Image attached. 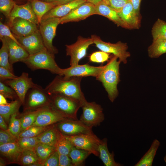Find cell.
I'll use <instances>...</instances> for the list:
<instances>
[{
	"mask_svg": "<svg viewBox=\"0 0 166 166\" xmlns=\"http://www.w3.org/2000/svg\"><path fill=\"white\" fill-rule=\"evenodd\" d=\"M82 78L74 77L65 79L62 76L58 75L46 86L45 89L50 95L60 94L75 99L80 102L82 107L87 101L81 89Z\"/></svg>",
	"mask_w": 166,
	"mask_h": 166,
	"instance_id": "obj_1",
	"label": "cell"
},
{
	"mask_svg": "<svg viewBox=\"0 0 166 166\" xmlns=\"http://www.w3.org/2000/svg\"><path fill=\"white\" fill-rule=\"evenodd\" d=\"M113 55L104 65L99 75L96 77L101 82L107 92L110 101L113 102L118 95L117 85L120 81L119 65L121 61Z\"/></svg>",
	"mask_w": 166,
	"mask_h": 166,
	"instance_id": "obj_2",
	"label": "cell"
},
{
	"mask_svg": "<svg viewBox=\"0 0 166 166\" xmlns=\"http://www.w3.org/2000/svg\"><path fill=\"white\" fill-rule=\"evenodd\" d=\"M22 62L33 71L44 69L59 75L61 73V68L57 64L54 55L49 52L46 48L37 53L29 55Z\"/></svg>",
	"mask_w": 166,
	"mask_h": 166,
	"instance_id": "obj_3",
	"label": "cell"
},
{
	"mask_svg": "<svg viewBox=\"0 0 166 166\" xmlns=\"http://www.w3.org/2000/svg\"><path fill=\"white\" fill-rule=\"evenodd\" d=\"M53 98L52 107L65 118L77 120V113L82 105L78 100L60 94L51 95Z\"/></svg>",
	"mask_w": 166,
	"mask_h": 166,
	"instance_id": "obj_4",
	"label": "cell"
},
{
	"mask_svg": "<svg viewBox=\"0 0 166 166\" xmlns=\"http://www.w3.org/2000/svg\"><path fill=\"white\" fill-rule=\"evenodd\" d=\"M60 24V18L50 17L42 20L39 24V30L45 47L51 53L55 55L58 53L53 45V40L56 34L57 26Z\"/></svg>",
	"mask_w": 166,
	"mask_h": 166,
	"instance_id": "obj_5",
	"label": "cell"
},
{
	"mask_svg": "<svg viewBox=\"0 0 166 166\" xmlns=\"http://www.w3.org/2000/svg\"><path fill=\"white\" fill-rule=\"evenodd\" d=\"M91 38L93 43L101 51L109 53H112L117 57L121 62L125 64L127 58L130 57V54L127 51L128 46L126 43L119 41L115 43H112L103 41L100 38L95 35H93Z\"/></svg>",
	"mask_w": 166,
	"mask_h": 166,
	"instance_id": "obj_6",
	"label": "cell"
},
{
	"mask_svg": "<svg viewBox=\"0 0 166 166\" xmlns=\"http://www.w3.org/2000/svg\"><path fill=\"white\" fill-rule=\"evenodd\" d=\"M81 108L82 113L79 120L87 126L96 127L104 120L103 109L95 102L87 101Z\"/></svg>",
	"mask_w": 166,
	"mask_h": 166,
	"instance_id": "obj_7",
	"label": "cell"
},
{
	"mask_svg": "<svg viewBox=\"0 0 166 166\" xmlns=\"http://www.w3.org/2000/svg\"><path fill=\"white\" fill-rule=\"evenodd\" d=\"M64 136L77 148L88 151L95 156H99L98 148L101 140L93 133Z\"/></svg>",
	"mask_w": 166,
	"mask_h": 166,
	"instance_id": "obj_8",
	"label": "cell"
},
{
	"mask_svg": "<svg viewBox=\"0 0 166 166\" xmlns=\"http://www.w3.org/2000/svg\"><path fill=\"white\" fill-rule=\"evenodd\" d=\"M93 43L91 37L85 38L79 36L75 43L66 45V54L70 57V66L78 64L80 61L86 56L89 46Z\"/></svg>",
	"mask_w": 166,
	"mask_h": 166,
	"instance_id": "obj_9",
	"label": "cell"
},
{
	"mask_svg": "<svg viewBox=\"0 0 166 166\" xmlns=\"http://www.w3.org/2000/svg\"><path fill=\"white\" fill-rule=\"evenodd\" d=\"M2 82L14 89L18 99L23 105L25 103L26 94L29 90L37 85L34 83L32 79L29 77V74L25 72L15 79L7 80Z\"/></svg>",
	"mask_w": 166,
	"mask_h": 166,
	"instance_id": "obj_10",
	"label": "cell"
},
{
	"mask_svg": "<svg viewBox=\"0 0 166 166\" xmlns=\"http://www.w3.org/2000/svg\"><path fill=\"white\" fill-rule=\"evenodd\" d=\"M104 66H95L88 64L73 65L67 68L61 69L60 76L65 79L74 77L92 76L96 77L101 72Z\"/></svg>",
	"mask_w": 166,
	"mask_h": 166,
	"instance_id": "obj_11",
	"label": "cell"
},
{
	"mask_svg": "<svg viewBox=\"0 0 166 166\" xmlns=\"http://www.w3.org/2000/svg\"><path fill=\"white\" fill-rule=\"evenodd\" d=\"M60 122L57 127L64 135L73 136L93 133L92 128L87 126L80 120L65 119Z\"/></svg>",
	"mask_w": 166,
	"mask_h": 166,
	"instance_id": "obj_12",
	"label": "cell"
},
{
	"mask_svg": "<svg viewBox=\"0 0 166 166\" xmlns=\"http://www.w3.org/2000/svg\"><path fill=\"white\" fill-rule=\"evenodd\" d=\"M14 35L29 55L37 53L45 48L39 29L32 34L26 37Z\"/></svg>",
	"mask_w": 166,
	"mask_h": 166,
	"instance_id": "obj_13",
	"label": "cell"
},
{
	"mask_svg": "<svg viewBox=\"0 0 166 166\" xmlns=\"http://www.w3.org/2000/svg\"><path fill=\"white\" fill-rule=\"evenodd\" d=\"M96 14L95 5L86 2L76 8L66 15L60 18V24L79 21Z\"/></svg>",
	"mask_w": 166,
	"mask_h": 166,
	"instance_id": "obj_14",
	"label": "cell"
},
{
	"mask_svg": "<svg viewBox=\"0 0 166 166\" xmlns=\"http://www.w3.org/2000/svg\"><path fill=\"white\" fill-rule=\"evenodd\" d=\"M65 119L52 107L41 108L32 126H47Z\"/></svg>",
	"mask_w": 166,
	"mask_h": 166,
	"instance_id": "obj_15",
	"label": "cell"
},
{
	"mask_svg": "<svg viewBox=\"0 0 166 166\" xmlns=\"http://www.w3.org/2000/svg\"><path fill=\"white\" fill-rule=\"evenodd\" d=\"M13 34L20 37H26L35 32L38 29V25L29 21L21 18H15L8 23Z\"/></svg>",
	"mask_w": 166,
	"mask_h": 166,
	"instance_id": "obj_16",
	"label": "cell"
},
{
	"mask_svg": "<svg viewBox=\"0 0 166 166\" xmlns=\"http://www.w3.org/2000/svg\"><path fill=\"white\" fill-rule=\"evenodd\" d=\"M118 14L126 25L128 29H137L140 26L141 16L134 10L130 1L129 0Z\"/></svg>",
	"mask_w": 166,
	"mask_h": 166,
	"instance_id": "obj_17",
	"label": "cell"
},
{
	"mask_svg": "<svg viewBox=\"0 0 166 166\" xmlns=\"http://www.w3.org/2000/svg\"><path fill=\"white\" fill-rule=\"evenodd\" d=\"M17 18L26 19L39 25L37 16L34 12L30 2L25 4L18 5H14L11 11L8 23L12 22Z\"/></svg>",
	"mask_w": 166,
	"mask_h": 166,
	"instance_id": "obj_18",
	"label": "cell"
},
{
	"mask_svg": "<svg viewBox=\"0 0 166 166\" xmlns=\"http://www.w3.org/2000/svg\"><path fill=\"white\" fill-rule=\"evenodd\" d=\"M27 105L30 108H35L46 105L49 100L45 89L37 85L29 90Z\"/></svg>",
	"mask_w": 166,
	"mask_h": 166,
	"instance_id": "obj_19",
	"label": "cell"
},
{
	"mask_svg": "<svg viewBox=\"0 0 166 166\" xmlns=\"http://www.w3.org/2000/svg\"><path fill=\"white\" fill-rule=\"evenodd\" d=\"M86 2H87L86 0H74L67 3L57 6L46 13L43 16L42 20L50 17H63Z\"/></svg>",
	"mask_w": 166,
	"mask_h": 166,
	"instance_id": "obj_20",
	"label": "cell"
},
{
	"mask_svg": "<svg viewBox=\"0 0 166 166\" xmlns=\"http://www.w3.org/2000/svg\"><path fill=\"white\" fill-rule=\"evenodd\" d=\"M96 14L104 16L113 21L118 26L128 29L119 17L118 12L106 4L103 0L95 5Z\"/></svg>",
	"mask_w": 166,
	"mask_h": 166,
	"instance_id": "obj_21",
	"label": "cell"
},
{
	"mask_svg": "<svg viewBox=\"0 0 166 166\" xmlns=\"http://www.w3.org/2000/svg\"><path fill=\"white\" fill-rule=\"evenodd\" d=\"M22 149L17 142L0 145L1 153L11 162L18 163Z\"/></svg>",
	"mask_w": 166,
	"mask_h": 166,
	"instance_id": "obj_22",
	"label": "cell"
},
{
	"mask_svg": "<svg viewBox=\"0 0 166 166\" xmlns=\"http://www.w3.org/2000/svg\"><path fill=\"white\" fill-rule=\"evenodd\" d=\"M99 156L105 166H121L123 165L116 162L114 159L113 152H110L108 149L107 139L104 138L101 140L98 148Z\"/></svg>",
	"mask_w": 166,
	"mask_h": 166,
	"instance_id": "obj_23",
	"label": "cell"
},
{
	"mask_svg": "<svg viewBox=\"0 0 166 166\" xmlns=\"http://www.w3.org/2000/svg\"><path fill=\"white\" fill-rule=\"evenodd\" d=\"M29 0L39 24L43 16L48 11L58 6L57 2L54 1L46 2L39 0Z\"/></svg>",
	"mask_w": 166,
	"mask_h": 166,
	"instance_id": "obj_24",
	"label": "cell"
},
{
	"mask_svg": "<svg viewBox=\"0 0 166 166\" xmlns=\"http://www.w3.org/2000/svg\"><path fill=\"white\" fill-rule=\"evenodd\" d=\"M60 132L57 127L49 128L37 136L39 143L56 147Z\"/></svg>",
	"mask_w": 166,
	"mask_h": 166,
	"instance_id": "obj_25",
	"label": "cell"
},
{
	"mask_svg": "<svg viewBox=\"0 0 166 166\" xmlns=\"http://www.w3.org/2000/svg\"><path fill=\"white\" fill-rule=\"evenodd\" d=\"M160 145V142L157 139H155L148 151L134 166H152Z\"/></svg>",
	"mask_w": 166,
	"mask_h": 166,
	"instance_id": "obj_26",
	"label": "cell"
},
{
	"mask_svg": "<svg viewBox=\"0 0 166 166\" xmlns=\"http://www.w3.org/2000/svg\"><path fill=\"white\" fill-rule=\"evenodd\" d=\"M91 153L89 152L77 148L73 146L68 155L71 158L73 166L83 165L86 159Z\"/></svg>",
	"mask_w": 166,
	"mask_h": 166,
	"instance_id": "obj_27",
	"label": "cell"
},
{
	"mask_svg": "<svg viewBox=\"0 0 166 166\" xmlns=\"http://www.w3.org/2000/svg\"><path fill=\"white\" fill-rule=\"evenodd\" d=\"M34 150L39 158L40 164L43 165L48 157L56 150V148L55 147L38 143Z\"/></svg>",
	"mask_w": 166,
	"mask_h": 166,
	"instance_id": "obj_28",
	"label": "cell"
},
{
	"mask_svg": "<svg viewBox=\"0 0 166 166\" xmlns=\"http://www.w3.org/2000/svg\"><path fill=\"white\" fill-rule=\"evenodd\" d=\"M22 104L20 101L16 100L5 105H0V114L6 121H8L11 116L17 113Z\"/></svg>",
	"mask_w": 166,
	"mask_h": 166,
	"instance_id": "obj_29",
	"label": "cell"
},
{
	"mask_svg": "<svg viewBox=\"0 0 166 166\" xmlns=\"http://www.w3.org/2000/svg\"><path fill=\"white\" fill-rule=\"evenodd\" d=\"M0 39L2 45L0 49V66L7 69L14 73L12 65L9 61V51L6 41L3 37H0Z\"/></svg>",
	"mask_w": 166,
	"mask_h": 166,
	"instance_id": "obj_30",
	"label": "cell"
},
{
	"mask_svg": "<svg viewBox=\"0 0 166 166\" xmlns=\"http://www.w3.org/2000/svg\"><path fill=\"white\" fill-rule=\"evenodd\" d=\"M149 57L151 58H157L166 53V40L153 41L152 44L148 49Z\"/></svg>",
	"mask_w": 166,
	"mask_h": 166,
	"instance_id": "obj_31",
	"label": "cell"
},
{
	"mask_svg": "<svg viewBox=\"0 0 166 166\" xmlns=\"http://www.w3.org/2000/svg\"><path fill=\"white\" fill-rule=\"evenodd\" d=\"M18 163L24 165L30 166L36 163L41 164L34 151L31 149H23Z\"/></svg>",
	"mask_w": 166,
	"mask_h": 166,
	"instance_id": "obj_32",
	"label": "cell"
},
{
	"mask_svg": "<svg viewBox=\"0 0 166 166\" xmlns=\"http://www.w3.org/2000/svg\"><path fill=\"white\" fill-rule=\"evenodd\" d=\"M152 34L153 41L166 40V22L158 19L153 26Z\"/></svg>",
	"mask_w": 166,
	"mask_h": 166,
	"instance_id": "obj_33",
	"label": "cell"
},
{
	"mask_svg": "<svg viewBox=\"0 0 166 166\" xmlns=\"http://www.w3.org/2000/svg\"><path fill=\"white\" fill-rule=\"evenodd\" d=\"M73 146L71 142L61 132L56 146V150L59 153L68 155Z\"/></svg>",
	"mask_w": 166,
	"mask_h": 166,
	"instance_id": "obj_34",
	"label": "cell"
},
{
	"mask_svg": "<svg viewBox=\"0 0 166 166\" xmlns=\"http://www.w3.org/2000/svg\"><path fill=\"white\" fill-rule=\"evenodd\" d=\"M39 111V109H38L36 111L29 112L21 119V131L32 126L35 121Z\"/></svg>",
	"mask_w": 166,
	"mask_h": 166,
	"instance_id": "obj_35",
	"label": "cell"
},
{
	"mask_svg": "<svg viewBox=\"0 0 166 166\" xmlns=\"http://www.w3.org/2000/svg\"><path fill=\"white\" fill-rule=\"evenodd\" d=\"M17 113L12 115L10 119L8 130L14 136L19 138L21 132V119L16 117Z\"/></svg>",
	"mask_w": 166,
	"mask_h": 166,
	"instance_id": "obj_36",
	"label": "cell"
},
{
	"mask_svg": "<svg viewBox=\"0 0 166 166\" xmlns=\"http://www.w3.org/2000/svg\"><path fill=\"white\" fill-rule=\"evenodd\" d=\"M17 143L22 149H34L39 143L37 136L34 137H21L18 138Z\"/></svg>",
	"mask_w": 166,
	"mask_h": 166,
	"instance_id": "obj_37",
	"label": "cell"
},
{
	"mask_svg": "<svg viewBox=\"0 0 166 166\" xmlns=\"http://www.w3.org/2000/svg\"><path fill=\"white\" fill-rule=\"evenodd\" d=\"M49 128V127L48 128L47 126H32L21 131L19 135V137H35L38 136Z\"/></svg>",
	"mask_w": 166,
	"mask_h": 166,
	"instance_id": "obj_38",
	"label": "cell"
},
{
	"mask_svg": "<svg viewBox=\"0 0 166 166\" xmlns=\"http://www.w3.org/2000/svg\"><path fill=\"white\" fill-rule=\"evenodd\" d=\"M15 3L13 0H0V10L9 19Z\"/></svg>",
	"mask_w": 166,
	"mask_h": 166,
	"instance_id": "obj_39",
	"label": "cell"
},
{
	"mask_svg": "<svg viewBox=\"0 0 166 166\" xmlns=\"http://www.w3.org/2000/svg\"><path fill=\"white\" fill-rule=\"evenodd\" d=\"M109 57V53L102 51H98L91 54L89 57V60L92 62L103 63L108 61Z\"/></svg>",
	"mask_w": 166,
	"mask_h": 166,
	"instance_id": "obj_40",
	"label": "cell"
},
{
	"mask_svg": "<svg viewBox=\"0 0 166 166\" xmlns=\"http://www.w3.org/2000/svg\"><path fill=\"white\" fill-rule=\"evenodd\" d=\"M18 138L8 130L2 129L0 131V145L9 143L17 142Z\"/></svg>",
	"mask_w": 166,
	"mask_h": 166,
	"instance_id": "obj_41",
	"label": "cell"
},
{
	"mask_svg": "<svg viewBox=\"0 0 166 166\" xmlns=\"http://www.w3.org/2000/svg\"><path fill=\"white\" fill-rule=\"evenodd\" d=\"M0 94L6 98L12 100L17 97H18L13 89L1 81L0 82Z\"/></svg>",
	"mask_w": 166,
	"mask_h": 166,
	"instance_id": "obj_42",
	"label": "cell"
},
{
	"mask_svg": "<svg viewBox=\"0 0 166 166\" xmlns=\"http://www.w3.org/2000/svg\"><path fill=\"white\" fill-rule=\"evenodd\" d=\"M129 0H103L110 7L119 12Z\"/></svg>",
	"mask_w": 166,
	"mask_h": 166,
	"instance_id": "obj_43",
	"label": "cell"
},
{
	"mask_svg": "<svg viewBox=\"0 0 166 166\" xmlns=\"http://www.w3.org/2000/svg\"><path fill=\"white\" fill-rule=\"evenodd\" d=\"M29 55L28 53L22 47L18 45L14 54L12 64L18 62H22Z\"/></svg>",
	"mask_w": 166,
	"mask_h": 166,
	"instance_id": "obj_44",
	"label": "cell"
},
{
	"mask_svg": "<svg viewBox=\"0 0 166 166\" xmlns=\"http://www.w3.org/2000/svg\"><path fill=\"white\" fill-rule=\"evenodd\" d=\"M11 31L8 26L3 24L1 21L0 22V37H7L13 40L18 45L22 47Z\"/></svg>",
	"mask_w": 166,
	"mask_h": 166,
	"instance_id": "obj_45",
	"label": "cell"
},
{
	"mask_svg": "<svg viewBox=\"0 0 166 166\" xmlns=\"http://www.w3.org/2000/svg\"><path fill=\"white\" fill-rule=\"evenodd\" d=\"M6 41L9 51V61L12 64L14 54L18 45L16 42L11 38L7 37H3Z\"/></svg>",
	"mask_w": 166,
	"mask_h": 166,
	"instance_id": "obj_46",
	"label": "cell"
},
{
	"mask_svg": "<svg viewBox=\"0 0 166 166\" xmlns=\"http://www.w3.org/2000/svg\"><path fill=\"white\" fill-rule=\"evenodd\" d=\"M45 166H59V156L56 150L47 159L43 164Z\"/></svg>",
	"mask_w": 166,
	"mask_h": 166,
	"instance_id": "obj_47",
	"label": "cell"
},
{
	"mask_svg": "<svg viewBox=\"0 0 166 166\" xmlns=\"http://www.w3.org/2000/svg\"><path fill=\"white\" fill-rule=\"evenodd\" d=\"M18 77L9 69L0 66V81L3 82L7 80L15 79Z\"/></svg>",
	"mask_w": 166,
	"mask_h": 166,
	"instance_id": "obj_48",
	"label": "cell"
},
{
	"mask_svg": "<svg viewBox=\"0 0 166 166\" xmlns=\"http://www.w3.org/2000/svg\"><path fill=\"white\" fill-rule=\"evenodd\" d=\"M58 153L59 166H73L71 160L69 155Z\"/></svg>",
	"mask_w": 166,
	"mask_h": 166,
	"instance_id": "obj_49",
	"label": "cell"
},
{
	"mask_svg": "<svg viewBox=\"0 0 166 166\" xmlns=\"http://www.w3.org/2000/svg\"><path fill=\"white\" fill-rule=\"evenodd\" d=\"M131 3L134 11L140 14V7L141 0H129Z\"/></svg>",
	"mask_w": 166,
	"mask_h": 166,
	"instance_id": "obj_50",
	"label": "cell"
},
{
	"mask_svg": "<svg viewBox=\"0 0 166 166\" xmlns=\"http://www.w3.org/2000/svg\"><path fill=\"white\" fill-rule=\"evenodd\" d=\"M0 126L1 128L4 130H8L7 125L6 123L4 118L0 116Z\"/></svg>",
	"mask_w": 166,
	"mask_h": 166,
	"instance_id": "obj_51",
	"label": "cell"
},
{
	"mask_svg": "<svg viewBox=\"0 0 166 166\" xmlns=\"http://www.w3.org/2000/svg\"><path fill=\"white\" fill-rule=\"evenodd\" d=\"M6 98L3 95L0 94V105H5L8 104Z\"/></svg>",
	"mask_w": 166,
	"mask_h": 166,
	"instance_id": "obj_52",
	"label": "cell"
},
{
	"mask_svg": "<svg viewBox=\"0 0 166 166\" xmlns=\"http://www.w3.org/2000/svg\"><path fill=\"white\" fill-rule=\"evenodd\" d=\"M74 0H53L52 1L56 2L58 6L67 3Z\"/></svg>",
	"mask_w": 166,
	"mask_h": 166,
	"instance_id": "obj_53",
	"label": "cell"
},
{
	"mask_svg": "<svg viewBox=\"0 0 166 166\" xmlns=\"http://www.w3.org/2000/svg\"><path fill=\"white\" fill-rule=\"evenodd\" d=\"M103 0H86V2L93 4L95 5Z\"/></svg>",
	"mask_w": 166,
	"mask_h": 166,
	"instance_id": "obj_54",
	"label": "cell"
},
{
	"mask_svg": "<svg viewBox=\"0 0 166 166\" xmlns=\"http://www.w3.org/2000/svg\"><path fill=\"white\" fill-rule=\"evenodd\" d=\"M43 1L46 2H52L53 0H43Z\"/></svg>",
	"mask_w": 166,
	"mask_h": 166,
	"instance_id": "obj_55",
	"label": "cell"
},
{
	"mask_svg": "<svg viewBox=\"0 0 166 166\" xmlns=\"http://www.w3.org/2000/svg\"><path fill=\"white\" fill-rule=\"evenodd\" d=\"M164 160L165 163H166V155L164 157Z\"/></svg>",
	"mask_w": 166,
	"mask_h": 166,
	"instance_id": "obj_56",
	"label": "cell"
}]
</instances>
